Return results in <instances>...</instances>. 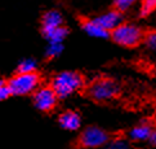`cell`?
Wrapping results in <instances>:
<instances>
[{"label": "cell", "mask_w": 156, "mask_h": 149, "mask_svg": "<svg viewBox=\"0 0 156 149\" xmlns=\"http://www.w3.org/2000/svg\"><path fill=\"white\" fill-rule=\"evenodd\" d=\"M154 10H156V0H142L141 2V17H147Z\"/></svg>", "instance_id": "cell-14"}, {"label": "cell", "mask_w": 156, "mask_h": 149, "mask_svg": "<svg viewBox=\"0 0 156 149\" xmlns=\"http://www.w3.org/2000/svg\"><path fill=\"white\" fill-rule=\"evenodd\" d=\"M136 0H114V7L119 12H124L134 4Z\"/></svg>", "instance_id": "cell-15"}, {"label": "cell", "mask_w": 156, "mask_h": 149, "mask_svg": "<svg viewBox=\"0 0 156 149\" xmlns=\"http://www.w3.org/2000/svg\"><path fill=\"white\" fill-rule=\"evenodd\" d=\"M62 44H51L48 48H47V52H45V56L48 58H54L57 57L58 54L62 52Z\"/></svg>", "instance_id": "cell-16"}, {"label": "cell", "mask_w": 156, "mask_h": 149, "mask_svg": "<svg viewBox=\"0 0 156 149\" xmlns=\"http://www.w3.org/2000/svg\"><path fill=\"white\" fill-rule=\"evenodd\" d=\"M88 96L94 101L106 102L119 95V86L111 78H98L89 84L87 90Z\"/></svg>", "instance_id": "cell-3"}, {"label": "cell", "mask_w": 156, "mask_h": 149, "mask_svg": "<svg viewBox=\"0 0 156 149\" xmlns=\"http://www.w3.org/2000/svg\"><path fill=\"white\" fill-rule=\"evenodd\" d=\"M10 95H12V93H10V90H9V87L7 86V83L0 86V101L7 100Z\"/></svg>", "instance_id": "cell-19"}, {"label": "cell", "mask_w": 156, "mask_h": 149, "mask_svg": "<svg viewBox=\"0 0 156 149\" xmlns=\"http://www.w3.org/2000/svg\"><path fill=\"white\" fill-rule=\"evenodd\" d=\"M67 34H69L67 27L61 26V27H58V29H54L53 31L48 32V34H45L44 36L51 42V44H61V42H63V39L67 36Z\"/></svg>", "instance_id": "cell-12"}, {"label": "cell", "mask_w": 156, "mask_h": 149, "mask_svg": "<svg viewBox=\"0 0 156 149\" xmlns=\"http://www.w3.org/2000/svg\"><path fill=\"white\" fill-rule=\"evenodd\" d=\"M150 141L152 143V145L156 147V129L152 130V135H151V139H150Z\"/></svg>", "instance_id": "cell-20"}, {"label": "cell", "mask_w": 156, "mask_h": 149, "mask_svg": "<svg viewBox=\"0 0 156 149\" xmlns=\"http://www.w3.org/2000/svg\"><path fill=\"white\" fill-rule=\"evenodd\" d=\"M63 18L61 16L59 12L57 10H49V12L44 13L41 17V31L43 34L45 35L48 32L53 31L54 29H58V27L62 26Z\"/></svg>", "instance_id": "cell-8"}, {"label": "cell", "mask_w": 156, "mask_h": 149, "mask_svg": "<svg viewBox=\"0 0 156 149\" xmlns=\"http://www.w3.org/2000/svg\"><path fill=\"white\" fill-rule=\"evenodd\" d=\"M39 84H40V75L37 73L16 74L7 83V86L10 90V93L14 96L30 95V93L37 90Z\"/></svg>", "instance_id": "cell-4"}, {"label": "cell", "mask_w": 156, "mask_h": 149, "mask_svg": "<svg viewBox=\"0 0 156 149\" xmlns=\"http://www.w3.org/2000/svg\"><path fill=\"white\" fill-rule=\"evenodd\" d=\"M108 143V134L99 127H87L79 137V144L83 148L94 149L103 147Z\"/></svg>", "instance_id": "cell-5"}, {"label": "cell", "mask_w": 156, "mask_h": 149, "mask_svg": "<svg viewBox=\"0 0 156 149\" xmlns=\"http://www.w3.org/2000/svg\"><path fill=\"white\" fill-rule=\"evenodd\" d=\"M58 122L61 125V127L69 131H75L80 127L81 125V119L80 115L76 112H72V110H67V112H63L59 115Z\"/></svg>", "instance_id": "cell-10"}, {"label": "cell", "mask_w": 156, "mask_h": 149, "mask_svg": "<svg viewBox=\"0 0 156 149\" xmlns=\"http://www.w3.org/2000/svg\"><path fill=\"white\" fill-rule=\"evenodd\" d=\"M3 84H5V82L3 79H0V86H3Z\"/></svg>", "instance_id": "cell-21"}, {"label": "cell", "mask_w": 156, "mask_h": 149, "mask_svg": "<svg viewBox=\"0 0 156 149\" xmlns=\"http://www.w3.org/2000/svg\"><path fill=\"white\" fill-rule=\"evenodd\" d=\"M107 149H129L128 147V143L122 139H115L111 143H108Z\"/></svg>", "instance_id": "cell-18"}, {"label": "cell", "mask_w": 156, "mask_h": 149, "mask_svg": "<svg viewBox=\"0 0 156 149\" xmlns=\"http://www.w3.org/2000/svg\"><path fill=\"white\" fill-rule=\"evenodd\" d=\"M110 35L116 44L126 48L138 47L144 40V32L142 29L132 24H121L111 31Z\"/></svg>", "instance_id": "cell-2"}, {"label": "cell", "mask_w": 156, "mask_h": 149, "mask_svg": "<svg viewBox=\"0 0 156 149\" xmlns=\"http://www.w3.org/2000/svg\"><path fill=\"white\" fill-rule=\"evenodd\" d=\"M80 26L81 29L84 30L87 34H89L90 36H96V38H107L110 35L108 31H106L105 29H102L96 21L93 18H88V17H80L79 18Z\"/></svg>", "instance_id": "cell-9"}, {"label": "cell", "mask_w": 156, "mask_h": 149, "mask_svg": "<svg viewBox=\"0 0 156 149\" xmlns=\"http://www.w3.org/2000/svg\"><path fill=\"white\" fill-rule=\"evenodd\" d=\"M93 20L96 21L102 29L111 32L122 24V14H121V12H119V10L112 9V10H110V12L98 16V17L93 18Z\"/></svg>", "instance_id": "cell-7"}, {"label": "cell", "mask_w": 156, "mask_h": 149, "mask_svg": "<svg viewBox=\"0 0 156 149\" xmlns=\"http://www.w3.org/2000/svg\"><path fill=\"white\" fill-rule=\"evenodd\" d=\"M144 42L150 48L156 49V30L144 32Z\"/></svg>", "instance_id": "cell-17"}, {"label": "cell", "mask_w": 156, "mask_h": 149, "mask_svg": "<svg viewBox=\"0 0 156 149\" xmlns=\"http://www.w3.org/2000/svg\"><path fill=\"white\" fill-rule=\"evenodd\" d=\"M152 127L147 123H141L133 127L129 132V137L133 141H146L151 139L152 135Z\"/></svg>", "instance_id": "cell-11"}, {"label": "cell", "mask_w": 156, "mask_h": 149, "mask_svg": "<svg viewBox=\"0 0 156 149\" xmlns=\"http://www.w3.org/2000/svg\"><path fill=\"white\" fill-rule=\"evenodd\" d=\"M36 61L32 58H25L20 62L17 68V74H29V73H36Z\"/></svg>", "instance_id": "cell-13"}, {"label": "cell", "mask_w": 156, "mask_h": 149, "mask_svg": "<svg viewBox=\"0 0 156 149\" xmlns=\"http://www.w3.org/2000/svg\"><path fill=\"white\" fill-rule=\"evenodd\" d=\"M32 99H34V105L36 109H39L40 112H51L57 104L58 96L55 95L51 86H44L39 87L34 92Z\"/></svg>", "instance_id": "cell-6"}, {"label": "cell", "mask_w": 156, "mask_h": 149, "mask_svg": "<svg viewBox=\"0 0 156 149\" xmlns=\"http://www.w3.org/2000/svg\"><path fill=\"white\" fill-rule=\"evenodd\" d=\"M84 86V78L76 71H62L52 80V88L58 99H66Z\"/></svg>", "instance_id": "cell-1"}]
</instances>
